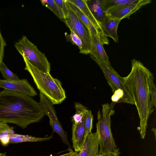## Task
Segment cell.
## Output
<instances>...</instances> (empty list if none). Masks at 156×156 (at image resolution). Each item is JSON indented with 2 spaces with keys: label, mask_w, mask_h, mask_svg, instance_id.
Returning <instances> with one entry per match:
<instances>
[{
  "label": "cell",
  "mask_w": 156,
  "mask_h": 156,
  "mask_svg": "<svg viewBox=\"0 0 156 156\" xmlns=\"http://www.w3.org/2000/svg\"><path fill=\"white\" fill-rule=\"evenodd\" d=\"M10 128L7 123L0 122V133Z\"/></svg>",
  "instance_id": "f546056e"
},
{
  "label": "cell",
  "mask_w": 156,
  "mask_h": 156,
  "mask_svg": "<svg viewBox=\"0 0 156 156\" xmlns=\"http://www.w3.org/2000/svg\"><path fill=\"white\" fill-rule=\"evenodd\" d=\"M0 156H6L5 154L0 153Z\"/></svg>",
  "instance_id": "1f68e13d"
},
{
  "label": "cell",
  "mask_w": 156,
  "mask_h": 156,
  "mask_svg": "<svg viewBox=\"0 0 156 156\" xmlns=\"http://www.w3.org/2000/svg\"><path fill=\"white\" fill-rule=\"evenodd\" d=\"M132 69L129 74L123 77L124 85L132 98L140 119L137 128L141 138L144 139L147 121L152 110L149 92V82L153 74L140 61L131 60Z\"/></svg>",
  "instance_id": "7a4b0ae2"
},
{
  "label": "cell",
  "mask_w": 156,
  "mask_h": 156,
  "mask_svg": "<svg viewBox=\"0 0 156 156\" xmlns=\"http://www.w3.org/2000/svg\"><path fill=\"white\" fill-rule=\"evenodd\" d=\"M0 87L4 89L25 94L34 97L37 93L26 79L16 80H8L0 79Z\"/></svg>",
  "instance_id": "9c48e42d"
},
{
  "label": "cell",
  "mask_w": 156,
  "mask_h": 156,
  "mask_svg": "<svg viewBox=\"0 0 156 156\" xmlns=\"http://www.w3.org/2000/svg\"><path fill=\"white\" fill-rule=\"evenodd\" d=\"M151 2V0H141L137 4L112 8L106 11V15L111 19L121 20L125 18L129 19L130 16Z\"/></svg>",
  "instance_id": "ba28073f"
},
{
  "label": "cell",
  "mask_w": 156,
  "mask_h": 156,
  "mask_svg": "<svg viewBox=\"0 0 156 156\" xmlns=\"http://www.w3.org/2000/svg\"><path fill=\"white\" fill-rule=\"evenodd\" d=\"M49 123L52 127L53 132L57 133L61 137L62 142L68 147V149L71 148L70 143L67 138L66 133L63 129L60 123L56 122L49 119Z\"/></svg>",
  "instance_id": "d6986e66"
},
{
  "label": "cell",
  "mask_w": 156,
  "mask_h": 156,
  "mask_svg": "<svg viewBox=\"0 0 156 156\" xmlns=\"http://www.w3.org/2000/svg\"><path fill=\"white\" fill-rule=\"evenodd\" d=\"M14 45L23 58L26 59L34 67L42 72L50 73V64L45 54L26 36H23Z\"/></svg>",
  "instance_id": "5b68a950"
},
{
  "label": "cell",
  "mask_w": 156,
  "mask_h": 156,
  "mask_svg": "<svg viewBox=\"0 0 156 156\" xmlns=\"http://www.w3.org/2000/svg\"><path fill=\"white\" fill-rule=\"evenodd\" d=\"M141 0H103V5L105 11L109 9L124 5L136 4Z\"/></svg>",
  "instance_id": "ac0fdd59"
},
{
  "label": "cell",
  "mask_w": 156,
  "mask_h": 156,
  "mask_svg": "<svg viewBox=\"0 0 156 156\" xmlns=\"http://www.w3.org/2000/svg\"><path fill=\"white\" fill-rule=\"evenodd\" d=\"M52 138L50 136L45 137H37L28 135H24L23 137L18 138H12L9 139V143H14L24 142H36L47 141Z\"/></svg>",
  "instance_id": "44dd1931"
},
{
  "label": "cell",
  "mask_w": 156,
  "mask_h": 156,
  "mask_svg": "<svg viewBox=\"0 0 156 156\" xmlns=\"http://www.w3.org/2000/svg\"><path fill=\"white\" fill-rule=\"evenodd\" d=\"M93 116L90 110H87L86 114L85 119V134L84 140L87 136L91 133L93 128Z\"/></svg>",
  "instance_id": "d4e9b609"
},
{
  "label": "cell",
  "mask_w": 156,
  "mask_h": 156,
  "mask_svg": "<svg viewBox=\"0 0 156 156\" xmlns=\"http://www.w3.org/2000/svg\"><path fill=\"white\" fill-rule=\"evenodd\" d=\"M41 1L43 5L49 8L62 21L65 22V16L64 13L54 0H42Z\"/></svg>",
  "instance_id": "ffe728a7"
},
{
  "label": "cell",
  "mask_w": 156,
  "mask_h": 156,
  "mask_svg": "<svg viewBox=\"0 0 156 156\" xmlns=\"http://www.w3.org/2000/svg\"><path fill=\"white\" fill-rule=\"evenodd\" d=\"M79 152L75 151H73L70 156H79Z\"/></svg>",
  "instance_id": "4dcf8cb0"
},
{
  "label": "cell",
  "mask_w": 156,
  "mask_h": 156,
  "mask_svg": "<svg viewBox=\"0 0 156 156\" xmlns=\"http://www.w3.org/2000/svg\"><path fill=\"white\" fill-rule=\"evenodd\" d=\"M114 103L103 105L101 113H97L98 121L96 132L98 138L100 150L99 155L106 156H119L120 152L116 145L111 129V117L114 115Z\"/></svg>",
  "instance_id": "3957f363"
},
{
  "label": "cell",
  "mask_w": 156,
  "mask_h": 156,
  "mask_svg": "<svg viewBox=\"0 0 156 156\" xmlns=\"http://www.w3.org/2000/svg\"><path fill=\"white\" fill-rule=\"evenodd\" d=\"M52 156V155H51V156Z\"/></svg>",
  "instance_id": "836d02e7"
},
{
  "label": "cell",
  "mask_w": 156,
  "mask_h": 156,
  "mask_svg": "<svg viewBox=\"0 0 156 156\" xmlns=\"http://www.w3.org/2000/svg\"><path fill=\"white\" fill-rule=\"evenodd\" d=\"M44 115L39 103L31 97L9 90L0 91V122L24 129L40 121Z\"/></svg>",
  "instance_id": "6da1fadb"
},
{
  "label": "cell",
  "mask_w": 156,
  "mask_h": 156,
  "mask_svg": "<svg viewBox=\"0 0 156 156\" xmlns=\"http://www.w3.org/2000/svg\"><path fill=\"white\" fill-rule=\"evenodd\" d=\"M91 45L89 54L95 62H98L107 66H111L109 58L104 48L99 37L91 33Z\"/></svg>",
  "instance_id": "30bf717a"
},
{
  "label": "cell",
  "mask_w": 156,
  "mask_h": 156,
  "mask_svg": "<svg viewBox=\"0 0 156 156\" xmlns=\"http://www.w3.org/2000/svg\"><path fill=\"white\" fill-rule=\"evenodd\" d=\"M0 71L5 80H20L17 75L7 67L2 61L0 62Z\"/></svg>",
  "instance_id": "603a6c76"
},
{
  "label": "cell",
  "mask_w": 156,
  "mask_h": 156,
  "mask_svg": "<svg viewBox=\"0 0 156 156\" xmlns=\"http://www.w3.org/2000/svg\"><path fill=\"white\" fill-rule=\"evenodd\" d=\"M95 156H106L105 155H99L98 154V155Z\"/></svg>",
  "instance_id": "d6a6232c"
},
{
  "label": "cell",
  "mask_w": 156,
  "mask_h": 156,
  "mask_svg": "<svg viewBox=\"0 0 156 156\" xmlns=\"http://www.w3.org/2000/svg\"><path fill=\"white\" fill-rule=\"evenodd\" d=\"M15 133L12 128H10L0 133V137L3 136H8Z\"/></svg>",
  "instance_id": "f1b7e54d"
},
{
  "label": "cell",
  "mask_w": 156,
  "mask_h": 156,
  "mask_svg": "<svg viewBox=\"0 0 156 156\" xmlns=\"http://www.w3.org/2000/svg\"><path fill=\"white\" fill-rule=\"evenodd\" d=\"M68 0L77 6L94 26L101 33L104 34L99 24L95 18L88 7L87 4L86 0Z\"/></svg>",
  "instance_id": "e0dca14e"
},
{
  "label": "cell",
  "mask_w": 156,
  "mask_h": 156,
  "mask_svg": "<svg viewBox=\"0 0 156 156\" xmlns=\"http://www.w3.org/2000/svg\"><path fill=\"white\" fill-rule=\"evenodd\" d=\"M96 62L102 71L113 94L118 89L122 90L124 93L123 103L134 105L133 101L124 85L123 77L120 76L111 66H108L98 62Z\"/></svg>",
  "instance_id": "52a82bcc"
},
{
  "label": "cell",
  "mask_w": 156,
  "mask_h": 156,
  "mask_svg": "<svg viewBox=\"0 0 156 156\" xmlns=\"http://www.w3.org/2000/svg\"><path fill=\"white\" fill-rule=\"evenodd\" d=\"M40 100L39 103L42 108L45 115H48L49 119L53 121L60 123L51 101L46 97L40 93Z\"/></svg>",
  "instance_id": "2e32d148"
},
{
  "label": "cell",
  "mask_w": 156,
  "mask_h": 156,
  "mask_svg": "<svg viewBox=\"0 0 156 156\" xmlns=\"http://www.w3.org/2000/svg\"><path fill=\"white\" fill-rule=\"evenodd\" d=\"M154 77L153 74L151 76L149 82V92L151 109L153 112L154 107L156 108V89L154 83Z\"/></svg>",
  "instance_id": "cb8c5ba5"
},
{
  "label": "cell",
  "mask_w": 156,
  "mask_h": 156,
  "mask_svg": "<svg viewBox=\"0 0 156 156\" xmlns=\"http://www.w3.org/2000/svg\"><path fill=\"white\" fill-rule=\"evenodd\" d=\"M55 2L63 12L65 18L67 16L68 8L66 0H55Z\"/></svg>",
  "instance_id": "4316f807"
},
{
  "label": "cell",
  "mask_w": 156,
  "mask_h": 156,
  "mask_svg": "<svg viewBox=\"0 0 156 156\" xmlns=\"http://www.w3.org/2000/svg\"><path fill=\"white\" fill-rule=\"evenodd\" d=\"M23 58L25 64L24 69L30 73L40 93L46 97L53 105L62 102L66 97L61 81L53 78L50 73L39 70L26 59Z\"/></svg>",
  "instance_id": "277c9868"
},
{
  "label": "cell",
  "mask_w": 156,
  "mask_h": 156,
  "mask_svg": "<svg viewBox=\"0 0 156 156\" xmlns=\"http://www.w3.org/2000/svg\"><path fill=\"white\" fill-rule=\"evenodd\" d=\"M99 142L96 132L91 133L86 137L79 156H95L99 154Z\"/></svg>",
  "instance_id": "4fadbf2b"
},
{
  "label": "cell",
  "mask_w": 156,
  "mask_h": 156,
  "mask_svg": "<svg viewBox=\"0 0 156 156\" xmlns=\"http://www.w3.org/2000/svg\"><path fill=\"white\" fill-rule=\"evenodd\" d=\"M70 31V34H69L66 33H65L66 39L67 41H71L73 44L77 46L80 49V52L81 51L83 47L82 41L77 35L72 31Z\"/></svg>",
  "instance_id": "484cf974"
},
{
  "label": "cell",
  "mask_w": 156,
  "mask_h": 156,
  "mask_svg": "<svg viewBox=\"0 0 156 156\" xmlns=\"http://www.w3.org/2000/svg\"><path fill=\"white\" fill-rule=\"evenodd\" d=\"M74 107L76 111L75 114L72 117V122L73 123H77L81 121L87 109L83 105L78 102L75 103Z\"/></svg>",
  "instance_id": "7402d4cb"
},
{
  "label": "cell",
  "mask_w": 156,
  "mask_h": 156,
  "mask_svg": "<svg viewBox=\"0 0 156 156\" xmlns=\"http://www.w3.org/2000/svg\"><path fill=\"white\" fill-rule=\"evenodd\" d=\"M103 2V0H86L88 7L100 25L107 16Z\"/></svg>",
  "instance_id": "9a60e30c"
},
{
  "label": "cell",
  "mask_w": 156,
  "mask_h": 156,
  "mask_svg": "<svg viewBox=\"0 0 156 156\" xmlns=\"http://www.w3.org/2000/svg\"><path fill=\"white\" fill-rule=\"evenodd\" d=\"M86 112L80 122L77 123H73L72 125V140L73 147L75 151L77 152L80 151L84 141Z\"/></svg>",
  "instance_id": "8fae6325"
},
{
  "label": "cell",
  "mask_w": 156,
  "mask_h": 156,
  "mask_svg": "<svg viewBox=\"0 0 156 156\" xmlns=\"http://www.w3.org/2000/svg\"><path fill=\"white\" fill-rule=\"evenodd\" d=\"M66 2L70 9L88 28L91 33L95 35L98 36L103 44H108L109 42L108 37L99 31L75 5L68 0H66Z\"/></svg>",
  "instance_id": "7c38bea8"
},
{
  "label": "cell",
  "mask_w": 156,
  "mask_h": 156,
  "mask_svg": "<svg viewBox=\"0 0 156 156\" xmlns=\"http://www.w3.org/2000/svg\"><path fill=\"white\" fill-rule=\"evenodd\" d=\"M68 5V11L64 23L70 29L81 39L83 45L80 53L89 54L91 45V33L88 28Z\"/></svg>",
  "instance_id": "8992f818"
},
{
  "label": "cell",
  "mask_w": 156,
  "mask_h": 156,
  "mask_svg": "<svg viewBox=\"0 0 156 156\" xmlns=\"http://www.w3.org/2000/svg\"><path fill=\"white\" fill-rule=\"evenodd\" d=\"M121 19L110 18L107 16L100 24L101 29L105 35L112 38L115 42H118L119 37L117 28Z\"/></svg>",
  "instance_id": "5bb4252c"
},
{
  "label": "cell",
  "mask_w": 156,
  "mask_h": 156,
  "mask_svg": "<svg viewBox=\"0 0 156 156\" xmlns=\"http://www.w3.org/2000/svg\"><path fill=\"white\" fill-rule=\"evenodd\" d=\"M6 43L1 34L0 30V62L2 61L4 56V49Z\"/></svg>",
  "instance_id": "83f0119b"
}]
</instances>
